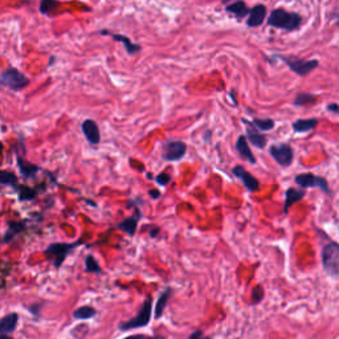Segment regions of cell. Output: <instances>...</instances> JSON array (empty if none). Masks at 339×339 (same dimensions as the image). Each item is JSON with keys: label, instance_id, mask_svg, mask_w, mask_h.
<instances>
[{"label": "cell", "instance_id": "d4e9b609", "mask_svg": "<svg viewBox=\"0 0 339 339\" xmlns=\"http://www.w3.org/2000/svg\"><path fill=\"white\" fill-rule=\"evenodd\" d=\"M315 99H317V96L312 94V93H298L294 98V105H297V106H305V105H309V103L315 102Z\"/></svg>", "mask_w": 339, "mask_h": 339}, {"label": "cell", "instance_id": "ffe728a7", "mask_svg": "<svg viewBox=\"0 0 339 339\" xmlns=\"http://www.w3.org/2000/svg\"><path fill=\"white\" fill-rule=\"evenodd\" d=\"M171 294H172V289L167 288L162 291L159 298H158L157 305H155V313H154L155 318L157 319H161L162 317H163V313H165L166 308H167V304H168V301H170V298H171Z\"/></svg>", "mask_w": 339, "mask_h": 339}, {"label": "cell", "instance_id": "277c9868", "mask_svg": "<svg viewBox=\"0 0 339 339\" xmlns=\"http://www.w3.org/2000/svg\"><path fill=\"white\" fill-rule=\"evenodd\" d=\"M322 265L325 272L331 277L339 274V244L330 241L322 248Z\"/></svg>", "mask_w": 339, "mask_h": 339}, {"label": "cell", "instance_id": "6da1fadb", "mask_svg": "<svg viewBox=\"0 0 339 339\" xmlns=\"http://www.w3.org/2000/svg\"><path fill=\"white\" fill-rule=\"evenodd\" d=\"M302 21L304 20H302L301 15L295 14V12H289L284 8H276L268 16L267 23L268 25L277 28V29L291 32L297 31L298 28L302 25Z\"/></svg>", "mask_w": 339, "mask_h": 339}, {"label": "cell", "instance_id": "30bf717a", "mask_svg": "<svg viewBox=\"0 0 339 339\" xmlns=\"http://www.w3.org/2000/svg\"><path fill=\"white\" fill-rule=\"evenodd\" d=\"M232 174L233 176L240 179L241 182H243L244 187L249 192H256L257 190L260 189V182L249 171H247L243 166H235L232 170Z\"/></svg>", "mask_w": 339, "mask_h": 339}, {"label": "cell", "instance_id": "836d02e7", "mask_svg": "<svg viewBox=\"0 0 339 339\" xmlns=\"http://www.w3.org/2000/svg\"><path fill=\"white\" fill-rule=\"evenodd\" d=\"M148 195H150L151 199L157 200V199L161 198L162 194H161V191H159V190H150V191H148Z\"/></svg>", "mask_w": 339, "mask_h": 339}, {"label": "cell", "instance_id": "7c38bea8", "mask_svg": "<svg viewBox=\"0 0 339 339\" xmlns=\"http://www.w3.org/2000/svg\"><path fill=\"white\" fill-rule=\"evenodd\" d=\"M83 133L90 144H98L101 142V133L96 121L85 120L81 125Z\"/></svg>", "mask_w": 339, "mask_h": 339}, {"label": "cell", "instance_id": "e0dca14e", "mask_svg": "<svg viewBox=\"0 0 339 339\" xmlns=\"http://www.w3.org/2000/svg\"><path fill=\"white\" fill-rule=\"evenodd\" d=\"M235 147H236V150L239 151V154L241 155V158H244V161L249 162L250 165H256L257 162L256 158H254V155L252 154V151H250L249 143H248L245 135H240V137H239Z\"/></svg>", "mask_w": 339, "mask_h": 339}, {"label": "cell", "instance_id": "1f68e13d", "mask_svg": "<svg viewBox=\"0 0 339 339\" xmlns=\"http://www.w3.org/2000/svg\"><path fill=\"white\" fill-rule=\"evenodd\" d=\"M190 339H211L209 336H207L202 330H195V331L192 332L191 335H190Z\"/></svg>", "mask_w": 339, "mask_h": 339}, {"label": "cell", "instance_id": "9a60e30c", "mask_svg": "<svg viewBox=\"0 0 339 339\" xmlns=\"http://www.w3.org/2000/svg\"><path fill=\"white\" fill-rule=\"evenodd\" d=\"M225 11L228 14L233 15L237 19H244L249 14V8L243 0H233L231 3L225 4Z\"/></svg>", "mask_w": 339, "mask_h": 339}, {"label": "cell", "instance_id": "52a82bcc", "mask_svg": "<svg viewBox=\"0 0 339 339\" xmlns=\"http://www.w3.org/2000/svg\"><path fill=\"white\" fill-rule=\"evenodd\" d=\"M294 182L301 189H321L326 194H332L327 180L322 178V176H317V175L312 174V172L297 175L294 178Z\"/></svg>", "mask_w": 339, "mask_h": 339}, {"label": "cell", "instance_id": "d590c367", "mask_svg": "<svg viewBox=\"0 0 339 339\" xmlns=\"http://www.w3.org/2000/svg\"><path fill=\"white\" fill-rule=\"evenodd\" d=\"M144 338H146V336L142 335V334H135V335H129L124 339H144Z\"/></svg>", "mask_w": 339, "mask_h": 339}, {"label": "cell", "instance_id": "5bb4252c", "mask_svg": "<svg viewBox=\"0 0 339 339\" xmlns=\"http://www.w3.org/2000/svg\"><path fill=\"white\" fill-rule=\"evenodd\" d=\"M139 220H141V211L135 208V215L131 216V217H127L124 221H121L120 224H117L116 228L124 231L129 236H134L135 232H137V227L138 223H139Z\"/></svg>", "mask_w": 339, "mask_h": 339}, {"label": "cell", "instance_id": "2e32d148", "mask_svg": "<svg viewBox=\"0 0 339 339\" xmlns=\"http://www.w3.org/2000/svg\"><path fill=\"white\" fill-rule=\"evenodd\" d=\"M101 33L107 34V36H111V37H113L116 42L122 43V44H124V47H125V49H126L129 55H135V53H138V52L141 51V45L133 43L130 39L127 37V36H125V34L111 33V32H109V31H102Z\"/></svg>", "mask_w": 339, "mask_h": 339}, {"label": "cell", "instance_id": "7402d4cb", "mask_svg": "<svg viewBox=\"0 0 339 339\" xmlns=\"http://www.w3.org/2000/svg\"><path fill=\"white\" fill-rule=\"evenodd\" d=\"M16 161H17V166H19V171L21 172V175H23L24 178H32V176H34V175L40 171V168H39L37 166L32 165L29 162L21 159L20 157H17Z\"/></svg>", "mask_w": 339, "mask_h": 339}, {"label": "cell", "instance_id": "8992f818", "mask_svg": "<svg viewBox=\"0 0 339 339\" xmlns=\"http://www.w3.org/2000/svg\"><path fill=\"white\" fill-rule=\"evenodd\" d=\"M151 312H153V298L147 297L144 299L143 305H142L139 313H138L134 318H131L130 321H126V322L121 323L118 329H120V331H127V330L139 329V327L147 326L148 323H150Z\"/></svg>", "mask_w": 339, "mask_h": 339}, {"label": "cell", "instance_id": "74e56055", "mask_svg": "<svg viewBox=\"0 0 339 339\" xmlns=\"http://www.w3.org/2000/svg\"><path fill=\"white\" fill-rule=\"evenodd\" d=\"M0 339H12L10 335L7 334H0Z\"/></svg>", "mask_w": 339, "mask_h": 339}, {"label": "cell", "instance_id": "cb8c5ba5", "mask_svg": "<svg viewBox=\"0 0 339 339\" xmlns=\"http://www.w3.org/2000/svg\"><path fill=\"white\" fill-rule=\"evenodd\" d=\"M252 125L258 131H271L274 129L276 122L272 118H254L252 121Z\"/></svg>", "mask_w": 339, "mask_h": 339}, {"label": "cell", "instance_id": "44dd1931", "mask_svg": "<svg viewBox=\"0 0 339 339\" xmlns=\"http://www.w3.org/2000/svg\"><path fill=\"white\" fill-rule=\"evenodd\" d=\"M19 322V315L16 313H11L0 319V334H10L16 329Z\"/></svg>", "mask_w": 339, "mask_h": 339}, {"label": "cell", "instance_id": "f546056e", "mask_svg": "<svg viewBox=\"0 0 339 339\" xmlns=\"http://www.w3.org/2000/svg\"><path fill=\"white\" fill-rule=\"evenodd\" d=\"M262 298H264V289H262L261 285H257L256 288L253 289V291H252V302H253L254 305L260 304L262 301Z\"/></svg>", "mask_w": 339, "mask_h": 339}, {"label": "cell", "instance_id": "4316f807", "mask_svg": "<svg viewBox=\"0 0 339 339\" xmlns=\"http://www.w3.org/2000/svg\"><path fill=\"white\" fill-rule=\"evenodd\" d=\"M0 184L11 185L16 189L17 187V178L16 175L10 171H0Z\"/></svg>", "mask_w": 339, "mask_h": 339}, {"label": "cell", "instance_id": "603a6c76", "mask_svg": "<svg viewBox=\"0 0 339 339\" xmlns=\"http://www.w3.org/2000/svg\"><path fill=\"white\" fill-rule=\"evenodd\" d=\"M94 315H97V310L92 306H80L73 312V318L74 319H92Z\"/></svg>", "mask_w": 339, "mask_h": 339}, {"label": "cell", "instance_id": "83f0119b", "mask_svg": "<svg viewBox=\"0 0 339 339\" xmlns=\"http://www.w3.org/2000/svg\"><path fill=\"white\" fill-rule=\"evenodd\" d=\"M58 7H60V2H57V0H42L40 12L44 15H51Z\"/></svg>", "mask_w": 339, "mask_h": 339}, {"label": "cell", "instance_id": "9c48e42d", "mask_svg": "<svg viewBox=\"0 0 339 339\" xmlns=\"http://www.w3.org/2000/svg\"><path fill=\"white\" fill-rule=\"evenodd\" d=\"M187 153V144L183 141H167L163 146L162 158L167 162L180 161Z\"/></svg>", "mask_w": 339, "mask_h": 339}, {"label": "cell", "instance_id": "e575fe53", "mask_svg": "<svg viewBox=\"0 0 339 339\" xmlns=\"http://www.w3.org/2000/svg\"><path fill=\"white\" fill-rule=\"evenodd\" d=\"M327 110H329V111H332V113L338 114L339 113V106L336 105V103H330L329 106H327Z\"/></svg>", "mask_w": 339, "mask_h": 339}, {"label": "cell", "instance_id": "8d00e7d4", "mask_svg": "<svg viewBox=\"0 0 339 339\" xmlns=\"http://www.w3.org/2000/svg\"><path fill=\"white\" fill-rule=\"evenodd\" d=\"M144 339H165V336H161V335H153V336H148V338H144Z\"/></svg>", "mask_w": 339, "mask_h": 339}, {"label": "cell", "instance_id": "4fadbf2b", "mask_svg": "<svg viewBox=\"0 0 339 339\" xmlns=\"http://www.w3.org/2000/svg\"><path fill=\"white\" fill-rule=\"evenodd\" d=\"M265 16H267V7L264 4H256L252 10H249L247 25L250 28L260 27L265 21Z\"/></svg>", "mask_w": 339, "mask_h": 339}, {"label": "cell", "instance_id": "d6a6232c", "mask_svg": "<svg viewBox=\"0 0 339 339\" xmlns=\"http://www.w3.org/2000/svg\"><path fill=\"white\" fill-rule=\"evenodd\" d=\"M159 232H161L159 227H153V228H150V231H148V236H150L151 239H155V237L159 235Z\"/></svg>", "mask_w": 339, "mask_h": 339}, {"label": "cell", "instance_id": "4dcf8cb0", "mask_svg": "<svg viewBox=\"0 0 339 339\" xmlns=\"http://www.w3.org/2000/svg\"><path fill=\"white\" fill-rule=\"evenodd\" d=\"M170 180H171V176L168 174L158 175L157 179H155V182H157L159 185H167L168 183H170Z\"/></svg>", "mask_w": 339, "mask_h": 339}, {"label": "cell", "instance_id": "5b68a950", "mask_svg": "<svg viewBox=\"0 0 339 339\" xmlns=\"http://www.w3.org/2000/svg\"><path fill=\"white\" fill-rule=\"evenodd\" d=\"M28 84H29V79L16 68H8L0 73V86L2 88L19 92V90L24 89Z\"/></svg>", "mask_w": 339, "mask_h": 339}, {"label": "cell", "instance_id": "f35d334b", "mask_svg": "<svg viewBox=\"0 0 339 339\" xmlns=\"http://www.w3.org/2000/svg\"><path fill=\"white\" fill-rule=\"evenodd\" d=\"M3 151V144H2V142H0V153Z\"/></svg>", "mask_w": 339, "mask_h": 339}, {"label": "cell", "instance_id": "484cf974", "mask_svg": "<svg viewBox=\"0 0 339 339\" xmlns=\"http://www.w3.org/2000/svg\"><path fill=\"white\" fill-rule=\"evenodd\" d=\"M85 271L88 273H101L102 272L98 261H97V258L93 254H88L85 257Z\"/></svg>", "mask_w": 339, "mask_h": 339}, {"label": "cell", "instance_id": "d6986e66", "mask_svg": "<svg viewBox=\"0 0 339 339\" xmlns=\"http://www.w3.org/2000/svg\"><path fill=\"white\" fill-rule=\"evenodd\" d=\"M318 126V118H306V120H297L291 124L294 133H309Z\"/></svg>", "mask_w": 339, "mask_h": 339}, {"label": "cell", "instance_id": "f1b7e54d", "mask_svg": "<svg viewBox=\"0 0 339 339\" xmlns=\"http://www.w3.org/2000/svg\"><path fill=\"white\" fill-rule=\"evenodd\" d=\"M17 192H19V198L20 200H32V199L36 198V191L29 187H20L17 185Z\"/></svg>", "mask_w": 339, "mask_h": 339}, {"label": "cell", "instance_id": "ba28073f", "mask_svg": "<svg viewBox=\"0 0 339 339\" xmlns=\"http://www.w3.org/2000/svg\"><path fill=\"white\" fill-rule=\"evenodd\" d=\"M269 154L281 167H289L294 159V151L288 143L274 144L269 148Z\"/></svg>", "mask_w": 339, "mask_h": 339}, {"label": "cell", "instance_id": "ac0fdd59", "mask_svg": "<svg viewBox=\"0 0 339 339\" xmlns=\"http://www.w3.org/2000/svg\"><path fill=\"white\" fill-rule=\"evenodd\" d=\"M305 191L304 190H298V189H288L285 192V204H284V212L288 213V211L290 209L291 206H294L295 203L302 200L305 198Z\"/></svg>", "mask_w": 339, "mask_h": 339}, {"label": "cell", "instance_id": "8fae6325", "mask_svg": "<svg viewBox=\"0 0 339 339\" xmlns=\"http://www.w3.org/2000/svg\"><path fill=\"white\" fill-rule=\"evenodd\" d=\"M241 121H243V124L247 126V137H245L247 138V141H249L256 148H260V150H262V148L267 146V142H268L267 135L260 133L258 130H256V129L253 127V125H252V122L248 121L247 118H243Z\"/></svg>", "mask_w": 339, "mask_h": 339}, {"label": "cell", "instance_id": "3957f363", "mask_svg": "<svg viewBox=\"0 0 339 339\" xmlns=\"http://www.w3.org/2000/svg\"><path fill=\"white\" fill-rule=\"evenodd\" d=\"M274 58L281 60L282 62H285V64L289 66V69H290L291 72H294L295 74H298L299 77H305V76L310 74V73L314 72L315 69L318 68L319 65L318 60H304V58L290 57V56H282V55L274 56Z\"/></svg>", "mask_w": 339, "mask_h": 339}, {"label": "cell", "instance_id": "7a4b0ae2", "mask_svg": "<svg viewBox=\"0 0 339 339\" xmlns=\"http://www.w3.org/2000/svg\"><path fill=\"white\" fill-rule=\"evenodd\" d=\"M83 243H84L83 240H79L76 241V243H70V244L53 243L45 249V256L53 261V265H55L56 268H60L62 265V262L66 260V257L72 253L76 248L80 247V245H83Z\"/></svg>", "mask_w": 339, "mask_h": 339}]
</instances>
